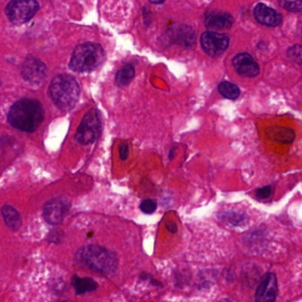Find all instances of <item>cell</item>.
<instances>
[{
    "instance_id": "obj_1",
    "label": "cell",
    "mask_w": 302,
    "mask_h": 302,
    "mask_svg": "<svg viewBox=\"0 0 302 302\" xmlns=\"http://www.w3.org/2000/svg\"><path fill=\"white\" fill-rule=\"evenodd\" d=\"M43 120V109L35 99L23 98L12 105L8 114V122L18 130L33 132Z\"/></svg>"
},
{
    "instance_id": "obj_2",
    "label": "cell",
    "mask_w": 302,
    "mask_h": 302,
    "mask_svg": "<svg viewBox=\"0 0 302 302\" xmlns=\"http://www.w3.org/2000/svg\"><path fill=\"white\" fill-rule=\"evenodd\" d=\"M76 259L79 263L102 274H114L117 270L116 255L97 245L82 247L76 254Z\"/></svg>"
},
{
    "instance_id": "obj_3",
    "label": "cell",
    "mask_w": 302,
    "mask_h": 302,
    "mask_svg": "<svg viewBox=\"0 0 302 302\" xmlns=\"http://www.w3.org/2000/svg\"><path fill=\"white\" fill-rule=\"evenodd\" d=\"M49 93L52 101L59 109L69 111L78 101L80 87L73 76L59 75L51 81Z\"/></svg>"
},
{
    "instance_id": "obj_4",
    "label": "cell",
    "mask_w": 302,
    "mask_h": 302,
    "mask_svg": "<svg viewBox=\"0 0 302 302\" xmlns=\"http://www.w3.org/2000/svg\"><path fill=\"white\" fill-rule=\"evenodd\" d=\"M106 53L98 43L79 44L72 54L70 68L75 72H90L99 67L105 60Z\"/></svg>"
},
{
    "instance_id": "obj_5",
    "label": "cell",
    "mask_w": 302,
    "mask_h": 302,
    "mask_svg": "<svg viewBox=\"0 0 302 302\" xmlns=\"http://www.w3.org/2000/svg\"><path fill=\"white\" fill-rule=\"evenodd\" d=\"M101 118L97 109H91L82 119L75 135L76 141L82 145H89L96 141L101 133Z\"/></svg>"
},
{
    "instance_id": "obj_6",
    "label": "cell",
    "mask_w": 302,
    "mask_h": 302,
    "mask_svg": "<svg viewBox=\"0 0 302 302\" xmlns=\"http://www.w3.org/2000/svg\"><path fill=\"white\" fill-rule=\"evenodd\" d=\"M39 8V4L34 0H14L5 8L8 19L15 25L26 23L30 20Z\"/></svg>"
},
{
    "instance_id": "obj_7",
    "label": "cell",
    "mask_w": 302,
    "mask_h": 302,
    "mask_svg": "<svg viewBox=\"0 0 302 302\" xmlns=\"http://www.w3.org/2000/svg\"><path fill=\"white\" fill-rule=\"evenodd\" d=\"M200 44L208 56L217 57L227 50L230 45V37L223 33L206 31L200 36Z\"/></svg>"
},
{
    "instance_id": "obj_8",
    "label": "cell",
    "mask_w": 302,
    "mask_h": 302,
    "mask_svg": "<svg viewBox=\"0 0 302 302\" xmlns=\"http://www.w3.org/2000/svg\"><path fill=\"white\" fill-rule=\"evenodd\" d=\"M70 208L69 201L65 198H55L43 207V218L49 224L58 225L63 222Z\"/></svg>"
},
{
    "instance_id": "obj_9",
    "label": "cell",
    "mask_w": 302,
    "mask_h": 302,
    "mask_svg": "<svg viewBox=\"0 0 302 302\" xmlns=\"http://www.w3.org/2000/svg\"><path fill=\"white\" fill-rule=\"evenodd\" d=\"M21 75L27 82L37 84L43 82L47 75V67L40 59L27 57L21 67Z\"/></svg>"
},
{
    "instance_id": "obj_10",
    "label": "cell",
    "mask_w": 302,
    "mask_h": 302,
    "mask_svg": "<svg viewBox=\"0 0 302 302\" xmlns=\"http://www.w3.org/2000/svg\"><path fill=\"white\" fill-rule=\"evenodd\" d=\"M278 295V282L274 273H267L260 283L255 302H275Z\"/></svg>"
},
{
    "instance_id": "obj_11",
    "label": "cell",
    "mask_w": 302,
    "mask_h": 302,
    "mask_svg": "<svg viewBox=\"0 0 302 302\" xmlns=\"http://www.w3.org/2000/svg\"><path fill=\"white\" fill-rule=\"evenodd\" d=\"M232 64L240 75L253 78L260 74L258 63L247 52H241L236 55L232 59Z\"/></svg>"
},
{
    "instance_id": "obj_12",
    "label": "cell",
    "mask_w": 302,
    "mask_h": 302,
    "mask_svg": "<svg viewBox=\"0 0 302 302\" xmlns=\"http://www.w3.org/2000/svg\"><path fill=\"white\" fill-rule=\"evenodd\" d=\"M254 16L260 24L267 27H277L283 21L282 15L278 11L263 3L256 4Z\"/></svg>"
},
{
    "instance_id": "obj_13",
    "label": "cell",
    "mask_w": 302,
    "mask_h": 302,
    "mask_svg": "<svg viewBox=\"0 0 302 302\" xmlns=\"http://www.w3.org/2000/svg\"><path fill=\"white\" fill-rule=\"evenodd\" d=\"M233 21V17L227 12H210L205 17L206 26L212 29L230 28Z\"/></svg>"
},
{
    "instance_id": "obj_14",
    "label": "cell",
    "mask_w": 302,
    "mask_h": 302,
    "mask_svg": "<svg viewBox=\"0 0 302 302\" xmlns=\"http://www.w3.org/2000/svg\"><path fill=\"white\" fill-rule=\"evenodd\" d=\"M5 224L12 231H18L21 226V219L19 212L12 206L5 205L1 209Z\"/></svg>"
},
{
    "instance_id": "obj_15",
    "label": "cell",
    "mask_w": 302,
    "mask_h": 302,
    "mask_svg": "<svg viewBox=\"0 0 302 302\" xmlns=\"http://www.w3.org/2000/svg\"><path fill=\"white\" fill-rule=\"evenodd\" d=\"M72 284L78 295L93 292L97 289L98 284L90 278H79L75 276L72 279Z\"/></svg>"
},
{
    "instance_id": "obj_16",
    "label": "cell",
    "mask_w": 302,
    "mask_h": 302,
    "mask_svg": "<svg viewBox=\"0 0 302 302\" xmlns=\"http://www.w3.org/2000/svg\"><path fill=\"white\" fill-rule=\"evenodd\" d=\"M134 75H135V69L133 66L130 64H126L125 66H123L116 74V77H115L116 84L118 86H127L132 81Z\"/></svg>"
},
{
    "instance_id": "obj_17",
    "label": "cell",
    "mask_w": 302,
    "mask_h": 302,
    "mask_svg": "<svg viewBox=\"0 0 302 302\" xmlns=\"http://www.w3.org/2000/svg\"><path fill=\"white\" fill-rule=\"evenodd\" d=\"M218 90H219L220 94L228 99L235 100L240 97V88L231 82L224 81V82L219 83Z\"/></svg>"
},
{
    "instance_id": "obj_18",
    "label": "cell",
    "mask_w": 302,
    "mask_h": 302,
    "mask_svg": "<svg viewBox=\"0 0 302 302\" xmlns=\"http://www.w3.org/2000/svg\"><path fill=\"white\" fill-rule=\"evenodd\" d=\"M139 208H140V210H141L142 212L151 215V214H153V213L156 211V209H157V203H156L155 200L148 199V200H143L141 204L139 206Z\"/></svg>"
},
{
    "instance_id": "obj_19",
    "label": "cell",
    "mask_w": 302,
    "mask_h": 302,
    "mask_svg": "<svg viewBox=\"0 0 302 302\" xmlns=\"http://www.w3.org/2000/svg\"><path fill=\"white\" fill-rule=\"evenodd\" d=\"M283 7L290 12H301L302 10V1H282L280 2Z\"/></svg>"
},
{
    "instance_id": "obj_20",
    "label": "cell",
    "mask_w": 302,
    "mask_h": 302,
    "mask_svg": "<svg viewBox=\"0 0 302 302\" xmlns=\"http://www.w3.org/2000/svg\"><path fill=\"white\" fill-rule=\"evenodd\" d=\"M301 50V45H295L287 51L288 58L292 59L294 62L298 63L299 65H301L302 62V55H297V53H302Z\"/></svg>"
},
{
    "instance_id": "obj_21",
    "label": "cell",
    "mask_w": 302,
    "mask_h": 302,
    "mask_svg": "<svg viewBox=\"0 0 302 302\" xmlns=\"http://www.w3.org/2000/svg\"><path fill=\"white\" fill-rule=\"evenodd\" d=\"M272 194V187L271 186H264L263 188H260L257 190L256 192V196L257 198H259L261 200H264V199H268L269 197L271 196Z\"/></svg>"
},
{
    "instance_id": "obj_22",
    "label": "cell",
    "mask_w": 302,
    "mask_h": 302,
    "mask_svg": "<svg viewBox=\"0 0 302 302\" xmlns=\"http://www.w3.org/2000/svg\"><path fill=\"white\" fill-rule=\"evenodd\" d=\"M128 155H129V147H128V145L123 144L120 147V156H121V159L122 160H126L127 157H128Z\"/></svg>"
},
{
    "instance_id": "obj_23",
    "label": "cell",
    "mask_w": 302,
    "mask_h": 302,
    "mask_svg": "<svg viewBox=\"0 0 302 302\" xmlns=\"http://www.w3.org/2000/svg\"><path fill=\"white\" fill-rule=\"evenodd\" d=\"M168 229H169L170 232H177V227L175 224H168Z\"/></svg>"
}]
</instances>
